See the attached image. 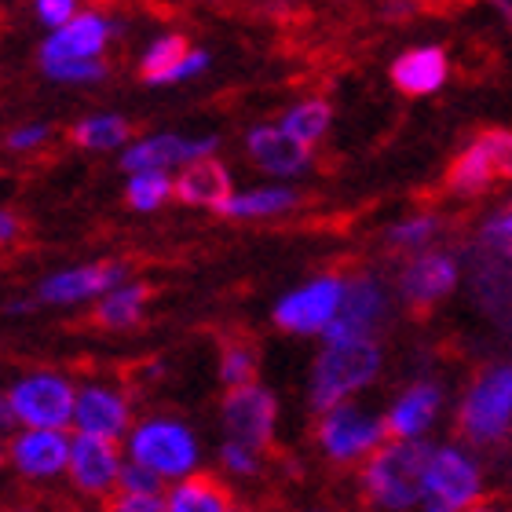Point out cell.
Segmentation results:
<instances>
[{"label": "cell", "instance_id": "6da1fadb", "mask_svg": "<svg viewBox=\"0 0 512 512\" xmlns=\"http://www.w3.org/2000/svg\"><path fill=\"white\" fill-rule=\"evenodd\" d=\"M487 487L491 480L480 450L461 439H439L428 443L417 512H472L487 502Z\"/></svg>", "mask_w": 512, "mask_h": 512}, {"label": "cell", "instance_id": "7a4b0ae2", "mask_svg": "<svg viewBox=\"0 0 512 512\" xmlns=\"http://www.w3.org/2000/svg\"><path fill=\"white\" fill-rule=\"evenodd\" d=\"M458 439L472 450H498L512 439V359L487 363L469 377L454 406Z\"/></svg>", "mask_w": 512, "mask_h": 512}, {"label": "cell", "instance_id": "3957f363", "mask_svg": "<svg viewBox=\"0 0 512 512\" xmlns=\"http://www.w3.org/2000/svg\"><path fill=\"white\" fill-rule=\"evenodd\" d=\"M384 374L381 341H322L308 374V406L322 414L370 392Z\"/></svg>", "mask_w": 512, "mask_h": 512}, {"label": "cell", "instance_id": "277c9868", "mask_svg": "<svg viewBox=\"0 0 512 512\" xmlns=\"http://www.w3.org/2000/svg\"><path fill=\"white\" fill-rule=\"evenodd\" d=\"M121 447H125L128 461L150 469L158 480H165V487L202 472V439L176 414L136 417V425Z\"/></svg>", "mask_w": 512, "mask_h": 512}, {"label": "cell", "instance_id": "5b68a950", "mask_svg": "<svg viewBox=\"0 0 512 512\" xmlns=\"http://www.w3.org/2000/svg\"><path fill=\"white\" fill-rule=\"evenodd\" d=\"M432 443V439H428ZM428 443L388 439L374 458L359 465V494L374 512H417L421 502V469Z\"/></svg>", "mask_w": 512, "mask_h": 512}, {"label": "cell", "instance_id": "8992f818", "mask_svg": "<svg viewBox=\"0 0 512 512\" xmlns=\"http://www.w3.org/2000/svg\"><path fill=\"white\" fill-rule=\"evenodd\" d=\"M315 447L330 465L337 469H359L366 458H374L377 450L388 443V428H384V414L374 406L359 403H341L315 414Z\"/></svg>", "mask_w": 512, "mask_h": 512}, {"label": "cell", "instance_id": "52a82bcc", "mask_svg": "<svg viewBox=\"0 0 512 512\" xmlns=\"http://www.w3.org/2000/svg\"><path fill=\"white\" fill-rule=\"evenodd\" d=\"M4 395L19 417V428H66L70 432L74 425L77 384L63 370H52V366L22 370L4 388Z\"/></svg>", "mask_w": 512, "mask_h": 512}, {"label": "cell", "instance_id": "ba28073f", "mask_svg": "<svg viewBox=\"0 0 512 512\" xmlns=\"http://www.w3.org/2000/svg\"><path fill=\"white\" fill-rule=\"evenodd\" d=\"M344 289H348V275L322 271V275L300 282L297 289H289L286 297H278L271 322L293 337H326L333 319L341 315Z\"/></svg>", "mask_w": 512, "mask_h": 512}, {"label": "cell", "instance_id": "9c48e42d", "mask_svg": "<svg viewBox=\"0 0 512 512\" xmlns=\"http://www.w3.org/2000/svg\"><path fill=\"white\" fill-rule=\"evenodd\" d=\"M465 278V264L450 246L425 249L417 256H406L399 271H395V300L410 311H432L439 304H447L461 289Z\"/></svg>", "mask_w": 512, "mask_h": 512}, {"label": "cell", "instance_id": "30bf717a", "mask_svg": "<svg viewBox=\"0 0 512 512\" xmlns=\"http://www.w3.org/2000/svg\"><path fill=\"white\" fill-rule=\"evenodd\" d=\"M395 311V289L377 271L348 275L341 315L333 319L322 341H381Z\"/></svg>", "mask_w": 512, "mask_h": 512}, {"label": "cell", "instance_id": "8fae6325", "mask_svg": "<svg viewBox=\"0 0 512 512\" xmlns=\"http://www.w3.org/2000/svg\"><path fill=\"white\" fill-rule=\"evenodd\" d=\"M505 176H512V132L487 128L454 154L447 169V191L454 198H480Z\"/></svg>", "mask_w": 512, "mask_h": 512}, {"label": "cell", "instance_id": "7c38bea8", "mask_svg": "<svg viewBox=\"0 0 512 512\" xmlns=\"http://www.w3.org/2000/svg\"><path fill=\"white\" fill-rule=\"evenodd\" d=\"M132 267L125 260H88V264L59 267L52 275H44L33 286V300L37 308H77V304H96L99 297H107L110 289H118L128 282Z\"/></svg>", "mask_w": 512, "mask_h": 512}, {"label": "cell", "instance_id": "4fadbf2b", "mask_svg": "<svg viewBox=\"0 0 512 512\" xmlns=\"http://www.w3.org/2000/svg\"><path fill=\"white\" fill-rule=\"evenodd\" d=\"M381 414H384V428H388V439L428 443V436L436 432L443 414H447V384L432 374L414 377V381H406L388 399V406H384Z\"/></svg>", "mask_w": 512, "mask_h": 512}, {"label": "cell", "instance_id": "5bb4252c", "mask_svg": "<svg viewBox=\"0 0 512 512\" xmlns=\"http://www.w3.org/2000/svg\"><path fill=\"white\" fill-rule=\"evenodd\" d=\"M136 425V406L132 395L114 381H85L77 384L74 403V432L77 436H96L110 443H125V436Z\"/></svg>", "mask_w": 512, "mask_h": 512}, {"label": "cell", "instance_id": "9a60e30c", "mask_svg": "<svg viewBox=\"0 0 512 512\" xmlns=\"http://www.w3.org/2000/svg\"><path fill=\"white\" fill-rule=\"evenodd\" d=\"M220 428L224 439L267 450L278 436V395L260 381L246 388H227L220 399Z\"/></svg>", "mask_w": 512, "mask_h": 512}, {"label": "cell", "instance_id": "2e32d148", "mask_svg": "<svg viewBox=\"0 0 512 512\" xmlns=\"http://www.w3.org/2000/svg\"><path fill=\"white\" fill-rule=\"evenodd\" d=\"M74 432L66 428H19L8 436V469L26 483L66 480Z\"/></svg>", "mask_w": 512, "mask_h": 512}, {"label": "cell", "instance_id": "e0dca14e", "mask_svg": "<svg viewBox=\"0 0 512 512\" xmlns=\"http://www.w3.org/2000/svg\"><path fill=\"white\" fill-rule=\"evenodd\" d=\"M220 150V136H183V132H150V136L132 139L118 154V165L132 176V172H169L183 169L191 161L213 158Z\"/></svg>", "mask_w": 512, "mask_h": 512}, {"label": "cell", "instance_id": "ac0fdd59", "mask_svg": "<svg viewBox=\"0 0 512 512\" xmlns=\"http://www.w3.org/2000/svg\"><path fill=\"white\" fill-rule=\"evenodd\" d=\"M121 469H125V447L96 436H77L70 443V465H66V483L74 494L107 502L110 494H118Z\"/></svg>", "mask_w": 512, "mask_h": 512}, {"label": "cell", "instance_id": "d6986e66", "mask_svg": "<svg viewBox=\"0 0 512 512\" xmlns=\"http://www.w3.org/2000/svg\"><path fill=\"white\" fill-rule=\"evenodd\" d=\"M118 26L103 11H81L59 30H48L41 41V66L55 63H85V59H103L107 44L114 41Z\"/></svg>", "mask_w": 512, "mask_h": 512}, {"label": "cell", "instance_id": "ffe728a7", "mask_svg": "<svg viewBox=\"0 0 512 512\" xmlns=\"http://www.w3.org/2000/svg\"><path fill=\"white\" fill-rule=\"evenodd\" d=\"M246 158L275 180H297L315 165V150L297 143L289 132L278 128V121H271V125H253L246 132Z\"/></svg>", "mask_w": 512, "mask_h": 512}, {"label": "cell", "instance_id": "44dd1931", "mask_svg": "<svg viewBox=\"0 0 512 512\" xmlns=\"http://www.w3.org/2000/svg\"><path fill=\"white\" fill-rule=\"evenodd\" d=\"M388 77H392L395 92L410 99L439 96L450 81V52L443 44H410L392 59Z\"/></svg>", "mask_w": 512, "mask_h": 512}, {"label": "cell", "instance_id": "7402d4cb", "mask_svg": "<svg viewBox=\"0 0 512 512\" xmlns=\"http://www.w3.org/2000/svg\"><path fill=\"white\" fill-rule=\"evenodd\" d=\"M235 194V172L227 165L224 158H202V161H191V165H183L176 172V180H172V198L187 209H220Z\"/></svg>", "mask_w": 512, "mask_h": 512}, {"label": "cell", "instance_id": "603a6c76", "mask_svg": "<svg viewBox=\"0 0 512 512\" xmlns=\"http://www.w3.org/2000/svg\"><path fill=\"white\" fill-rule=\"evenodd\" d=\"M300 202H304V194L297 187H289V183H264V187L235 191L216 209V216H224V220H275V216L293 213Z\"/></svg>", "mask_w": 512, "mask_h": 512}, {"label": "cell", "instance_id": "cb8c5ba5", "mask_svg": "<svg viewBox=\"0 0 512 512\" xmlns=\"http://www.w3.org/2000/svg\"><path fill=\"white\" fill-rule=\"evenodd\" d=\"M443 235H447V220L436 209H414V213L399 216L384 227V249L395 256H417L425 249L443 246Z\"/></svg>", "mask_w": 512, "mask_h": 512}, {"label": "cell", "instance_id": "d4e9b609", "mask_svg": "<svg viewBox=\"0 0 512 512\" xmlns=\"http://www.w3.org/2000/svg\"><path fill=\"white\" fill-rule=\"evenodd\" d=\"M165 502L169 512H235L238 502L231 487L220 476L209 472H194L187 480H176L165 487Z\"/></svg>", "mask_w": 512, "mask_h": 512}, {"label": "cell", "instance_id": "484cf974", "mask_svg": "<svg viewBox=\"0 0 512 512\" xmlns=\"http://www.w3.org/2000/svg\"><path fill=\"white\" fill-rule=\"evenodd\" d=\"M150 293L154 289L147 282H121L118 289H110L107 297H99L92 304V326L99 330H110V333H121V330H132L143 322L147 315V304H150Z\"/></svg>", "mask_w": 512, "mask_h": 512}, {"label": "cell", "instance_id": "4316f807", "mask_svg": "<svg viewBox=\"0 0 512 512\" xmlns=\"http://www.w3.org/2000/svg\"><path fill=\"white\" fill-rule=\"evenodd\" d=\"M132 139H136L132 121L125 114H110V110L88 114V118L70 125V143L81 150H92V154H114V150L121 154Z\"/></svg>", "mask_w": 512, "mask_h": 512}, {"label": "cell", "instance_id": "83f0119b", "mask_svg": "<svg viewBox=\"0 0 512 512\" xmlns=\"http://www.w3.org/2000/svg\"><path fill=\"white\" fill-rule=\"evenodd\" d=\"M278 128H282V132H289V136L297 139V143H304L308 150H315L322 139L330 136V128H333V103H330V99H322V96L297 99V103H289V107L282 110Z\"/></svg>", "mask_w": 512, "mask_h": 512}, {"label": "cell", "instance_id": "f1b7e54d", "mask_svg": "<svg viewBox=\"0 0 512 512\" xmlns=\"http://www.w3.org/2000/svg\"><path fill=\"white\" fill-rule=\"evenodd\" d=\"M476 249L483 253V260L512 267V191L494 198L476 220Z\"/></svg>", "mask_w": 512, "mask_h": 512}, {"label": "cell", "instance_id": "f546056e", "mask_svg": "<svg viewBox=\"0 0 512 512\" xmlns=\"http://www.w3.org/2000/svg\"><path fill=\"white\" fill-rule=\"evenodd\" d=\"M187 52H191V44H187L183 33H161V37H154L143 48V55H139V81L150 88L172 85L180 63L187 59Z\"/></svg>", "mask_w": 512, "mask_h": 512}, {"label": "cell", "instance_id": "4dcf8cb0", "mask_svg": "<svg viewBox=\"0 0 512 512\" xmlns=\"http://www.w3.org/2000/svg\"><path fill=\"white\" fill-rule=\"evenodd\" d=\"M260 374V352L253 348V341L246 337H227L220 344V355H216V377L224 388H246L256 384Z\"/></svg>", "mask_w": 512, "mask_h": 512}, {"label": "cell", "instance_id": "1f68e13d", "mask_svg": "<svg viewBox=\"0 0 512 512\" xmlns=\"http://www.w3.org/2000/svg\"><path fill=\"white\" fill-rule=\"evenodd\" d=\"M172 198L169 172H132L125 183V205L132 213H158Z\"/></svg>", "mask_w": 512, "mask_h": 512}, {"label": "cell", "instance_id": "d6a6232c", "mask_svg": "<svg viewBox=\"0 0 512 512\" xmlns=\"http://www.w3.org/2000/svg\"><path fill=\"white\" fill-rule=\"evenodd\" d=\"M216 465L224 472L227 480H256L264 476V450L249 447V443H238V439H224L220 450H216Z\"/></svg>", "mask_w": 512, "mask_h": 512}, {"label": "cell", "instance_id": "836d02e7", "mask_svg": "<svg viewBox=\"0 0 512 512\" xmlns=\"http://www.w3.org/2000/svg\"><path fill=\"white\" fill-rule=\"evenodd\" d=\"M44 77L52 85L63 88H96L110 77V63L107 59H85V63H55V66H41Z\"/></svg>", "mask_w": 512, "mask_h": 512}, {"label": "cell", "instance_id": "e575fe53", "mask_svg": "<svg viewBox=\"0 0 512 512\" xmlns=\"http://www.w3.org/2000/svg\"><path fill=\"white\" fill-rule=\"evenodd\" d=\"M48 143H52L48 121H22L4 136V150H11V154H33V150H44Z\"/></svg>", "mask_w": 512, "mask_h": 512}, {"label": "cell", "instance_id": "d590c367", "mask_svg": "<svg viewBox=\"0 0 512 512\" xmlns=\"http://www.w3.org/2000/svg\"><path fill=\"white\" fill-rule=\"evenodd\" d=\"M30 11L41 26L59 30V26H66L70 19L81 15V0H30Z\"/></svg>", "mask_w": 512, "mask_h": 512}, {"label": "cell", "instance_id": "8d00e7d4", "mask_svg": "<svg viewBox=\"0 0 512 512\" xmlns=\"http://www.w3.org/2000/svg\"><path fill=\"white\" fill-rule=\"evenodd\" d=\"M103 512H169L165 494H110L103 502Z\"/></svg>", "mask_w": 512, "mask_h": 512}, {"label": "cell", "instance_id": "74e56055", "mask_svg": "<svg viewBox=\"0 0 512 512\" xmlns=\"http://www.w3.org/2000/svg\"><path fill=\"white\" fill-rule=\"evenodd\" d=\"M118 491H125V494H165V480H158L150 469H143V465H136V461L125 458Z\"/></svg>", "mask_w": 512, "mask_h": 512}, {"label": "cell", "instance_id": "f35d334b", "mask_svg": "<svg viewBox=\"0 0 512 512\" xmlns=\"http://www.w3.org/2000/svg\"><path fill=\"white\" fill-rule=\"evenodd\" d=\"M22 238V220L19 213H11V209H0V249L15 246Z\"/></svg>", "mask_w": 512, "mask_h": 512}, {"label": "cell", "instance_id": "ab89813d", "mask_svg": "<svg viewBox=\"0 0 512 512\" xmlns=\"http://www.w3.org/2000/svg\"><path fill=\"white\" fill-rule=\"evenodd\" d=\"M4 432H19V417H15V410H11V403H8V395L0 392V436Z\"/></svg>", "mask_w": 512, "mask_h": 512}, {"label": "cell", "instance_id": "60d3db41", "mask_svg": "<svg viewBox=\"0 0 512 512\" xmlns=\"http://www.w3.org/2000/svg\"><path fill=\"white\" fill-rule=\"evenodd\" d=\"M494 11H498V19L505 22V26H512V0H487Z\"/></svg>", "mask_w": 512, "mask_h": 512}, {"label": "cell", "instance_id": "b9f144b4", "mask_svg": "<svg viewBox=\"0 0 512 512\" xmlns=\"http://www.w3.org/2000/svg\"><path fill=\"white\" fill-rule=\"evenodd\" d=\"M472 512H509L505 505H498V502H483L480 509H472Z\"/></svg>", "mask_w": 512, "mask_h": 512}, {"label": "cell", "instance_id": "7bdbcfd3", "mask_svg": "<svg viewBox=\"0 0 512 512\" xmlns=\"http://www.w3.org/2000/svg\"><path fill=\"white\" fill-rule=\"evenodd\" d=\"M4 465H8V447L0 443V469H4Z\"/></svg>", "mask_w": 512, "mask_h": 512}, {"label": "cell", "instance_id": "ee69618b", "mask_svg": "<svg viewBox=\"0 0 512 512\" xmlns=\"http://www.w3.org/2000/svg\"><path fill=\"white\" fill-rule=\"evenodd\" d=\"M0 377H4V363H0Z\"/></svg>", "mask_w": 512, "mask_h": 512}, {"label": "cell", "instance_id": "f6af8a7d", "mask_svg": "<svg viewBox=\"0 0 512 512\" xmlns=\"http://www.w3.org/2000/svg\"><path fill=\"white\" fill-rule=\"evenodd\" d=\"M509 512H512V494H509Z\"/></svg>", "mask_w": 512, "mask_h": 512}]
</instances>
